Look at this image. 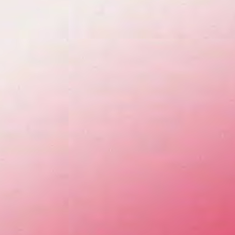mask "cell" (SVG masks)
<instances>
[{"instance_id":"cell-1","label":"cell","mask_w":235,"mask_h":235,"mask_svg":"<svg viewBox=\"0 0 235 235\" xmlns=\"http://www.w3.org/2000/svg\"><path fill=\"white\" fill-rule=\"evenodd\" d=\"M55 177H57L59 179H67L68 177H69V174H63V173H61V174H56L55 175Z\"/></svg>"}]
</instances>
